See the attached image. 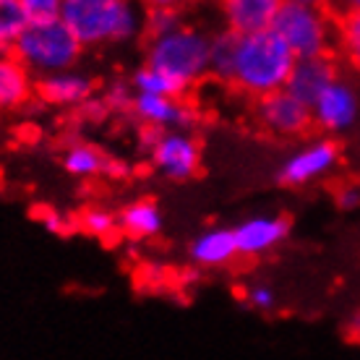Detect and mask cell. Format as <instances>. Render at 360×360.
<instances>
[{
	"instance_id": "obj_1",
	"label": "cell",
	"mask_w": 360,
	"mask_h": 360,
	"mask_svg": "<svg viewBox=\"0 0 360 360\" xmlns=\"http://www.w3.org/2000/svg\"><path fill=\"white\" fill-rule=\"evenodd\" d=\"M295 60L297 58L292 55V50L282 42V37L274 29L238 34L233 71L227 84L238 86L248 97L259 99L288 86Z\"/></svg>"
},
{
	"instance_id": "obj_2",
	"label": "cell",
	"mask_w": 360,
	"mask_h": 360,
	"mask_svg": "<svg viewBox=\"0 0 360 360\" xmlns=\"http://www.w3.org/2000/svg\"><path fill=\"white\" fill-rule=\"evenodd\" d=\"M60 18L86 50L131 42L144 32L134 0H63Z\"/></svg>"
},
{
	"instance_id": "obj_3",
	"label": "cell",
	"mask_w": 360,
	"mask_h": 360,
	"mask_svg": "<svg viewBox=\"0 0 360 360\" xmlns=\"http://www.w3.org/2000/svg\"><path fill=\"white\" fill-rule=\"evenodd\" d=\"M209 50H212V37L207 32L180 24L178 29L146 42L144 63L167 73L170 79L191 89L204 76H209Z\"/></svg>"
},
{
	"instance_id": "obj_4",
	"label": "cell",
	"mask_w": 360,
	"mask_h": 360,
	"mask_svg": "<svg viewBox=\"0 0 360 360\" xmlns=\"http://www.w3.org/2000/svg\"><path fill=\"white\" fill-rule=\"evenodd\" d=\"M84 50L86 47L73 37L63 18L29 21L24 34L18 37V42L13 45V55L27 65L34 79L76 68Z\"/></svg>"
},
{
	"instance_id": "obj_5",
	"label": "cell",
	"mask_w": 360,
	"mask_h": 360,
	"mask_svg": "<svg viewBox=\"0 0 360 360\" xmlns=\"http://www.w3.org/2000/svg\"><path fill=\"white\" fill-rule=\"evenodd\" d=\"M271 29L282 37V42L292 50L295 58H319L332 55L337 42V21L326 8L300 6V3H282Z\"/></svg>"
},
{
	"instance_id": "obj_6",
	"label": "cell",
	"mask_w": 360,
	"mask_h": 360,
	"mask_svg": "<svg viewBox=\"0 0 360 360\" xmlns=\"http://www.w3.org/2000/svg\"><path fill=\"white\" fill-rule=\"evenodd\" d=\"M141 144L146 146V154L152 160L154 170L167 180L186 183V180L196 178L198 167H201V146L188 131L144 128Z\"/></svg>"
},
{
	"instance_id": "obj_7",
	"label": "cell",
	"mask_w": 360,
	"mask_h": 360,
	"mask_svg": "<svg viewBox=\"0 0 360 360\" xmlns=\"http://www.w3.org/2000/svg\"><path fill=\"white\" fill-rule=\"evenodd\" d=\"M337 162H340V146L332 139H314L279 165L277 183L285 188H303L326 178L337 167Z\"/></svg>"
},
{
	"instance_id": "obj_8",
	"label": "cell",
	"mask_w": 360,
	"mask_h": 360,
	"mask_svg": "<svg viewBox=\"0 0 360 360\" xmlns=\"http://www.w3.org/2000/svg\"><path fill=\"white\" fill-rule=\"evenodd\" d=\"M256 120L262 123L264 131L279 139H295L303 136L314 126V115L306 102L292 97L288 89L271 91L256 99Z\"/></svg>"
},
{
	"instance_id": "obj_9",
	"label": "cell",
	"mask_w": 360,
	"mask_h": 360,
	"mask_svg": "<svg viewBox=\"0 0 360 360\" xmlns=\"http://www.w3.org/2000/svg\"><path fill=\"white\" fill-rule=\"evenodd\" d=\"M311 115H314V126L321 128L324 134L350 131L360 117L358 86L347 82V79H342V76H337L311 105Z\"/></svg>"
},
{
	"instance_id": "obj_10",
	"label": "cell",
	"mask_w": 360,
	"mask_h": 360,
	"mask_svg": "<svg viewBox=\"0 0 360 360\" xmlns=\"http://www.w3.org/2000/svg\"><path fill=\"white\" fill-rule=\"evenodd\" d=\"M131 115L144 128L154 131H188L198 120V112L183 97L162 94H134Z\"/></svg>"
},
{
	"instance_id": "obj_11",
	"label": "cell",
	"mask_w": 360,
	"mask_h": 360,
	"mask_svg": "<svg viewBox=\"0 0 360 360\" xmlns=\"http://www.w3.org/2000/svg\"><path fill=\"white\" fill-rule=\"evenodd\" d=\"M235 243L240 256H264L274 251L279 243H285L290 235V219L279 214H259L243 219L238 227H233Z\"/></svg>"
},
{
	"instance_id": "obj_12",
	"label": "cell",
	"mask_w": 360,
	"mask_h": 360,
	"mask_svg": "<svg viewBox=\"0 0 360 360\" xmlns=\"http://www.w3.org/2000/svg\"><path fill=\"white\" fill-rule=\"evenodd\" d=\"M37 97L53 108H82L94 97V79L89 73L68 68L37 79Z\"/></svg>"
},
{
	"instance_id": "obj_13",
	"label": "cell",
	"mask_w": 360,
	"mask_h": 360,
	"mask_svg": "<svg viewBox=\"0 0 360 360\" xmlns=\"http://www.w3.org/2000/svg\"><path fill=\"white\" fill-rule=\"evenodd\" d=\"M337 76H340V73H337V63H334L332 55L297 58L295 65H292V71H290V79L285 89L311 108L316 99H319V94H321Z\"/></svg>"
},
{
	"instance_id": "obj_14",
	"label": "cell",
	"mask_w": 360,
	"mask_h": 360,
	"mask_svg": "<svg viewBox=\"0 0 360 360\" xmlns=\"http://www.w3.org/2000/svg\"><path fill=\"white\" fill-rule=\"evenodd\" d=\"M285 0H219L225 27L235 34H253L271 29Z\"/></svg>"
},
{
	"instance_id": "obj_15",
	"label": "cell",
	"mask_w": 360,
	"mask_h": 360,
	"mask_svg": "<svg viewBox=\"0 0 360 360\" xmlns=\"http://www.w3.org/2000/svg\"><path fill=\"white\" fill-rule=\"evenodd\" d=\"M240 253L235 243V233L230 227H207L191 240L188 259L193 266L201 269H219L233 264Z\"/></svg>"
},
{
	"instance_id": "obj_16",
	"label": "cell",
	"mask_w": 360,
	"mask_h": 360,
	"mask_svg": "<svg viewBox=\"0 0 360 360\" xmlns=\"http://www.w3.org/2000/svg\"><path fill=\"white\" fill-rule=\"evenodd\" d=\"M37 94L32 71L13 53H0V112L21 110Z\"/></svg>"
},
{
	"instance_id": "obj_17",
	"label": "cell",
	"mask_w": 360,
	"mask_h": 360,
	"mask_svg": "<svg viewBox=\"0 0 360 360\" xmlns=\"http://www.w3.org/2000/svg\"><path fill=\"white\" fill-rule=\"evenodd\" d=\"M63 170L73 178H97V175H115L126 172V165L112 162L108 154L91 144H71L63 152Z\"/></svg>"
},
{
	"instance_id": "obj_18",
	"label": "cell",
	"mask_w": 360,
	"mask_h": 360,
	"mask_svg": "<svg viewBox=\"0 0 360 360\" xmlns=\"http://www.w3.org/2000/svg\"><path fill=\"white\" fill-rule=\"evenodd\" d=\"M117 233L131 240H149L162 233V209L149 198L128 204L117 212Z\"/></svg>"
},
{
	"instance_id": "obj_19",
	"label": "cell",
	"mask_w": 360,
	"mask_h": 360,
	"mask_svg": "<svg viewBox=\"0 0 360 360\" xmlns=\"http://www.w3.org/2000/svg\"><path fill=\"white\" fill-rule=\"evenodd\" d=\"M131 86L136 94H162V97H186V86L175 79H170L167 73L157 71L152 65H139L131 76Z\"/></svg>"
},
{
	"instance_id": "obj_20",
	"label": "cell",
	"mask_w": 360,
	"mask_h": 360,
	"mask_svg": "<svg viewBox=\"0 0 360 360\" xmlns=\"http://www.w3.org/2000/svg\"><path fill=\"white\" fill-rule=\"evenodd\" d=\"M29 27L21 0H0V53H13L18 37Z\"/></svg>"
},
{
	"instance_id": "obj_21",
	"label": "cell",
	"mask_w": 360,
	"mask_h": 360,
	"mask_svg": "<svg viewBox=\"0 0 360 360\" xmlns=\"http://www.w3.org/2000/svg\"><path fill=\"white\" fill-rule=\"evenodd\" d=\"M235 45H238V34L230 32V29L212 37L209 76H214L219 82H230V71H233V60H235Z\"/></svg>"
},
{
	"instance_id": "obj_22",
	"label": "cell",
	"mask_w": 360,
	"mask_h": 360,
	"mask_svg": "<svg viewBox=\"0 0 360 360\" xmlns=\"http://www.w3.org/2000/svg\"><path fill=\"white\" fill-rule=\"evenodd\" d=\"M337 45L347 63L360 73V11H342L337 18Z\"/></svg>"
},
{
	"instance_id": "obj_23",
	"label": "cell",
	"mask_w": 360,
	"mask_h": 360,
	"mask_svg": "<svg viewBox=\"0 0 360 360\" xmlns=\"http://www.w3.org/2000/svg\"><path fill=\"white\" fill-rule=\"evenodd\" d=\"M76 222H79V227H82L84 233L97 238V240H108V238H112L117 233V214H112L110 209H102V207L84 209Z\"/></svg>"
},
{
	"instance_id": "obj_24",
	"label": "cell",
	"mask_w": 360,
	"mask_h": 360,
	"mask_svg": "<svg viewBox=\"0 0 360 360\" xmlns=\"http://www.w3.org/2000/svg\"><path fill=\"white\" fill-rule=\"evenodd\" d=\"M183 24L178 8H146L144 13V32L146 39H154V37H162L172 29H178Z\"/></svg>"
},
{
	"instance_id": "obj_25",
	"label": "cell",
	"mask_w": 360,
	"mask_h": 360,
	"mask_svg": "<svg viewBox=\"0 0 360 360\" xmlns=\"http://www.w3.org/2000/svg\"><path fill=\"white\" fill-rule=\"evenodd\" d=\"M134 86L131 82H123V79H117V82H110L102 91V99L108 102L110 110H117V112H131V102H134Z\"/></svg>"
},
{
	"instance_id": "obj_26",
	"label": "cell",
	"mask_w": 360,
	"mask_h": 360,
	"mask_svg": "<svg viewBox=\"0 0 360 360\" xmlns=\"http://www.w3.org/2000/svg\"><path fill=\"white\" fill-rule=\"evenodd\" d=\"M21 6L27 11L29 21H50V18H60L63 0H21Z\"/></svg>"
},
{
	"instance_id": "obj_27",
	"label": "cell",
	"mask_w": 360,
	"mask_h": 360,
	"mask_svg": "<svg viewBox=\"0 0 360 360\" xmlns=\"http://www.w3.org/2000/svg\"><path fill=\"white\" fill-rule=\"evenodd\" d=\"M245 303L256 311H271V308L277 306V292L269 288V285H251V288L245 290Z\"/></svg>"
},
{
	"instance_id": "obj_28",
	"label": "cell",
	"mask_w": 360,
	"mask_h": 360,
	"mask_svg": "<svg viewBox=\"0 0 360 360\" xmlns=\"http://www.w3.org/2000/svg\"><path fill=\"white\" fill-rule=\"evenodd\" d=\"M76 110H79L82 120H86V123H102V120L112 112V110L108 108V102H105L102 97H91L89 102H84L82 108H76Z\"/></svg>"
},
{
	"instance_id": "obj_29",
	"label": "cell",
	"mask_w": 360,
	"mask_h": 360,
	"mask_svg": "<svg viewBox=\"0 0 360 360\" xmlns=\"http://www.w3.org/2000/svg\"><path fill=\"white\" fill-rule=\"evenodd\" d=\"M37 219L45 225L47 233H53V235H65L68 230H71L68 222H65V217L53 212V209H39V217H37Z\"/></svg>"
},
{
	"instance_id": "obj_30",
	"label": "cell",
	"mask_w": 360,
	"mask_h": 360,
	"mask_svg": "<svg viewBox=\"0 0 360 360\" xmlns=\"http://www.w3.org/2000/svg\"><path fill=\"white\" fill-rule=\"evenodd\" d=\"M337 207L345 209V212L358 209L360 207V188L358 186H345V188L337 191Z\"/></svg>"
},
{
	"instance_id": "obj_31",
	"label": "cell",
	"mask_w": 360,
	"mask_h": 360,
	"mask_svg": "<svg viewBox=\"0 0 360 360\" xmlns=\"http://www.w3.org/2000/svg\"><path fill=\"white\" fill-rule=\"evenodd\" d=\"M146 8H183L186 0H141Z\"/></svg>"
},
{
	"instance_id": "obj_32",
	"label": "cell",
	"mask_w": 360,
	"mask_h": 360,
	"mask_svg": "<svg viewBox=\"0 0 360 360\" xmlns=\"http://www.w3.org/2000/svg\"><path fill=\"white\" fill-rule=\"evenodd\" d=\"M288 3H300V6H316V8H329L332 0H288Z\"/></svg>"
},
{
	"instance_id": "obj_33",
	"label": "cell",
	"mask_w": 360,
	"mask_h": 360,
	"mask_svg": "<svg viewBox=\"0 0 360 360\" xmlns=\"http://www.w3.org/2000/svg\"><path fill=\"white\" fill-rule=\"evenodd\" d=\"M342 11H360V0H337Z\"/></svg>"
},
{
	"instance_id": "obj_34",
	"label": "cell",
	"mask_w": 360,
	"mask_h": 360,
	"mask_svg": "<svg viewBox=\"0 0 360 360\" xmlns=\"http://www.w3.org/2000/svg\"><path fill=\"white\" fill-rule=\"evenodd\" d=\"M358 340H360V337H358Z\"/></svg>"
}]
</instances>
